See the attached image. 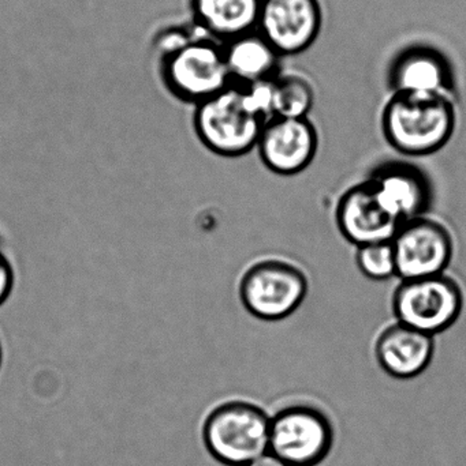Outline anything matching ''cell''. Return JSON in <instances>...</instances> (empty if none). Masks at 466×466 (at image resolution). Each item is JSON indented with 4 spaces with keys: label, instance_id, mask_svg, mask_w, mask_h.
I'll return each mask as SVG.
<instances>
[{
    "label": "cell",
    "instance_id": "1",
    "mask_svg": "<svg viewBox=\"0 0 466 466\" xmlns=\"http://www.w3.org/2000/svg\"><path fill=\"white\" fill-rule=\"evenodd\" d=\"M451 96L393 93L382 114L386 141L399 155L423 157L448 145L456 128Z\"/></svg>",
    "mask_w": 466,
    "mask_h": 466
},
{
    "label": "cell",
    "instance_id": "2",
    "mask_svg": "<svg viewBox=\"0 0 466 466\" xmlns=\"http://www.w3.org/2000/svg\"><path fill=\"white\" fill-rule=\"evenodd\" d=\"M265 123L243 87L234 84L197 104L193 117L200 141L222 157H241L257 147Z\"/></svg>",
    "mask_w": 466,
    "mask_h": 466
},
{
    "label": "cell",
    "instance_id": "3",
    "mask_svg": "<svg viewBox=\"0 0 466 466\" xmlns=\"http://www.w3.org/2000/svg\"><path fill=\"white\" fill-rule=\"evenodd\" d=\"M271 418L248 401H227L208 413L202 441L208 453L226 466H245L270 451Z\"/></svg>",
    "mask_w": 466,
    "mask_h": 466
},
{
    "label": "cell",
    "instance_id": "4",
    "mask_svg": "<svg viewBox=\"0 0 466 466\" xmlns=\"http://www.w3.org/2000/svg\"><path fill=\"white\" fill-rule=\"evenodd\" d=\"M161 71L171 95L196 106L233 85L223 44L204 33L161 56Z\"/></svg>",
    "mask_w": 466,
    "mask_h": 466
},
{
    "label": "cell",
    "instance_id": "5",
    "mask_svg": "<svg viewBox=\"0 0 466 466\" xmlns=\"http://www.w3.org/2000/svg\"><path fill=\"white\" fill-rule=\"evenodd\" d=\"M309 281L298 266L282 259L254 263L240 281V299L249 314L276 322L295 314L308 295Z\"/></svg>",
    "mask_w": 466,
    "mask_h": 466
},
{
    "label": "cell",
    "instance_id": "6",
    "mask_svg": "<svg viewBox=\"0 0 466 466\" xmlns=\"http://www.w3.org/2000/svg\"><path fill=\"white\" fill-rule=\"evenodd\" d=\"M464 293L446 274L404 279L393 295L397 322L435 337L450 329L461 317Z\"/></svg>",
    "mask_w": 466,
    "mask_h": 466
},
{
    "label": "cell",
    "instance_id": "7",
    "mask_svg": "<svg viewBox=\"0 0 466 466\" xmlns=\"http://www.w3.org/2000/svg\"><path fill=\"white\" fill-rule=\"evenodd\" d=\"M333 445V423L319 408L289 405L271 418L270 451L289 465L322 464Z\"/></svg>",
    "mask_w": 466,
    "mask_h": 466
},
{
    "label": "cell",
    "instance_id": "8",
    "mask_svg": "<svg viewBox=\"0 0 466 466\" xmlns=\"http://www.w3.org/2000/svg\"><path fill=\"white\" fill-rule=\"evenodd\" d=\"M391 244L401 281L445 274L453 258L450 232L427 216L402 223Z\"/></svg>",
    "mask_w": 466,
    "mask_h": 466
},
{
    "label": "cell",
    "instance_id": "9",
    "mask_svg": "<svg viewBox=\"0 0 466 466\" xmlns=\"http://www.w3.org/2000/svg\"><path fill=\"white\" fill-rule=\"evenodd\" d=\"M366 182L385 209L401 224L427 216L434 204L431 177L410 161H382L371 169Z\"/></svg>",
    "mask_w": 466,
    "mask_h": 466
},
{
    "label": "cell",
    "instance_id": "10",
    "mask_svg": "<svg viewBox=\"0 0 466 466\" xmlns=\"http://www.w3.org/2000/svg\"><path fill=\"white\" fill-rule=\"evenodd\" d=\"M322 24L319 0H263L257 32L284 56L306 51Z\"/></svg>",
    "mask_w": 466,
    "mask_h": 466
},
{
    "label": "cell",
    "instance_id": "11",
    "mask_svg": "<svg viewBox=\"0 0 466 466\" xmlns=\"http://www.w3.org/2000/svg\"><path fill=\"white\" fill-rule=\"evenodd\" d=\"M319 134L308 117L267 120L259 142L260 158L274 174L293 177L305 171L316 157Z\"/></svg>",
    "mask_w": 466,
    "mask_h": 466
},
{
    "label": "cell",
    "instance_id": "12",
    "mask_svg": "<svg viewBox=\"0 0 466 466\" xmlns=\"http://www.w3.org/2000/svg\"><path fill=\"white\" fill-rule=\"evenodd\" d=\"M336 218L339 232L357 248L393 240L401 226L380 204L367 182L358 183L342 194Z\"/></svg>",
    "mask_w": 466,
    "mask_h": 466
},
{
    "label": "cell",
    "instance_id": "13",
    "mask_svg": "<svg viewBox=\"0 0 466 466\" xmlns=\"http://www.w3.org/2000/svg\"><path fill=\"white\" fill-rule=\"evenodd\" d=\"M434 353V337L399 322L386 328L375 344L380 369L396 380H413L423 374Z\"/></svg>",
    "mask_w": 466,
    "mask_h": 466
},
{
    "label": "cell",
    "instance_id": "14",
    "mask_svg": "<svg viewBox=\"0 0 466 466\" xmlns=\"http://www.w3.org/2000/svg\"><path fill=\"white\" fill-rule=\"evenodd\" d=\"M388 82L393 93L451 96L453 89L448 60L430 46H412L402 51L391 66Z\"/></svg>",
    "mask_w": 466,
    "mask_h": 466
},
{
    "label": "cell",
    "instance_id": "15",
    "mask_svg": "<svg viewBox=\"0 0 466 466\" xmlns=\"http://www.w3.org/2000/svg\"><path fill=\"white\" fill-rule=\"evenodd\" d=\"M263 0H192L197 29L224 44L259 25Z\"/></svg>",
    "mask_w": 466,
    "mask_h": 466
},
{
    "label": "cell",
    "instance_id": "16",
    "mask_svg": "<svg viewBox=\"0 0 466 466\" xmlns=\"http://www.w3.org/2000/svg\"><path fill=\"white\" fill-rule=\"evenodd\" d=\"M233 84L249 86L275 78L282 55L257 30L223 44Z\"/></svg>",
    "mask_w": 466,
    "mask_h": 466
},
{
    "label": "cell",
    "instance_id": "17",
    "mask_svg": "<svg viewBox=\"0 0 466 466\" xmlns=\"http://www.w3.org/2000/svg\"><path fill=\"white\" fill-rule=\"evenodd\" d=\"M273 117H308L315 103V90L305 76L279 73L273 81Z\"/></svg>",
    "mask_w": 466,
    "mask_h": 466
},
{
    "label": "cell",
    "instance_id": "18",
    "mask_svg": "<svg viewBox=\"0 0 466 466\" xmlns=\"http://www.w3.org/2000/svg\"><path fill=\"white\" fill-rule=\"evenodd\" d=\"M356 262L367 279L372 281H388L397 277V260L391 241L358 247Z\"/></svg>",
    "mask_w": 466,
    "mask_h": 466
},
{
    "label": "cell",
    "instance_id": "19",
    "mask_svg": "<svg viewBox=\"0 0 466 466\" xmlns=\"http://www.w3.org/2000/svg\"><path fill=\"white\" fill-rule=\"evenodd\" d=\"M194 35H196V33L182 29V27H171V29L163 30L156 37V49L161 52V56H164V55L171 54L180 46H185Z\"/></svg>",
    "mask_w": 466,
    "mask_h": 466
},
{
    "label": "cell",
    "instance_id": "20",
    "mask_svg": "<svg viewBox=\"0 0 466 466\" xmlns=\"http://www.w3.org/2000/svg\"><path fill=\"white\" fill-rule=\"evenodd\" d=\"M14 287V270L10 260L0 251V306L7 300Z\"/></svg>",
    "mask_w": 466,
    "mask_h": 466
},
{
    "label": "cell",
    "instance_id": "21",
    "mask_svg": "<svg viewBox=\"0 0 466 466\" xmlns=\"http://www.w3.org/2000/svg\"><path fill=\"white\" fill-rule=\"evenodd\" d=\"M245 466H292L285 462L284 460L276 457L275 454L271 453V451H267V453L263 454V456L257 457L254 461L249 462L248 465Z\"/></svg>",
    "mask_w": 466,
    "mask_h": 466
},
{
    "label": "cell",
    "instance_id": "22",
    "mask_svg": "<svg viewBox=\"0 0 466 466\" xmlns=\"http://www.w3.org/2000/svg\"><path fill=\"white\" fill-rule=\"evenodd\" d=\"M0 366H2V347H0Z\"/></svg>",
    "mask_w": 466,
    "mask_h": 466
}]
</instances>
